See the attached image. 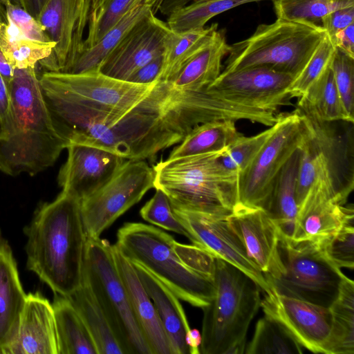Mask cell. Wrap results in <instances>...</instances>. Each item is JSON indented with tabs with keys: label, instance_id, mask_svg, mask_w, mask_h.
<instances>
[{
	"label": "cell",
	"instance_id": "681fc988",
	"mask_svg": "<svg viewBox=\"0 0 354 354\" xmlns=\"http://www.w3.org/2000/svg\"><path fill=\"white\" fill-rule=\"evenodd\" d=\"M330 40L335 48L354 58V23L339 31Z\"/></svg>",
	"mask_w": 354,
	"mask_h": 354
},
{
	"label": "cell",
	"instance_id": "bcb514c9",
	"mask_svg": "<svg viewBox=\"0 0 354 354\" xmlns=\"http://www.w3.org/2000/svg\"><path fill=\"white\" fill-rule=\"evenodd\" d=\"M14 127V111L10 89L0 74V140L6 139Z\"/></svg>",
	"mask_w": 354,
	"mask_h": 354
},
{
	"label": "cell",
	"instance_id": "d4e9b609",
	"mask_svg": "<svg viewBox=\"0 0 354 354\" xmlns=\"http://www.w3.org/2000/svg\"><path fill=\"white\" fill-rule=\"evenodd\" d=\"M230 48L224 30L216 29L176 74L167 82L180 91L207 87L220 75L221 62L228 54Z\"/></svg>",
	"mask_w": 354,
	"mask_h": 354
},
{
	"label": "cell",
	"instance_id": "44dd1931",
	"mask_svg": "<svg viewBox=\"0 0 354 354\" xmlns=\"http://www.w3.org/2000/svg\"><path fill=\"white\" fill-rule=\"evenodd\" d=\"M0 354H58L53 305L39 292L27 295L17 336Z\"/></svg>",
	"mask_w": 354,
	"mask_h": 354
},
{
	"label": "cell",
	"instance_id": "db71d44e",
	"mask_svg": "<svg viewBox=\"0 0 354 354\" xmlns=\"http://www.w3.org/2000/svg\"><path fill=\"white\" fill-rule=\"evenodd\" d=\"M164 1L165 0H145L144 4L149 6L155 14L156 10L160 8Z\"/></svg>",
	"mask_w": 354,
	"mask_h": 354
},
{
	"label": "cell",
	"instance_id": "7c38bea8",
	"mask_svg": "<svg viewBox=\"0 0 354 354\" xmlns=\"http://www.w3.org/2000/svg\"><path fill=\"white\" fill-rule=\"evenodd\" d=\"M154 188V173L145 160L126 159L101 188L80 201L86 238H98L120 216Z\"/></svg>",
	"mask_w": 354,
	"mask_h": 354
},
{
	"label": "cell",
	"instance_id": "f5cc1de1",
	"mask_svg": "<svg viewBox=\"0 0 354 354\" xmlns=\"http://www.w3.org/2000/svg\"><path fill=\"white\" fill-rule=\"evenodd\" d=\"M46 0H26V11L37 18Z\"/></svg>",
	"mask_w": 354,
	"mask_h": 354
},
{
	"label": "cell",
	"instance_id": "6f0895ef",
	"mask_svg": "<svg viewBox=\"0 0 354 354\" xmlns=\"http://www.w3.org/2000/svg\"><path fill=\"white\" fill-rule=\"evenodd\" d=\"M145 1H144V2H145ZM143 4H144V3H143Z\"/></svg>",
	"mask_w": 354,
	"mask_h": 354
},
{
	"label": "cell",
	"instance_id": "ac0fdd59",
	"mask_svg": "<svg viewBox=\"0 0 354 354\" xmlns=\"http://www.w3.org/2000/svg\"><path fill=\"white\" fill-rule=\"evenodd\" d=\"M227 221L267 282L279 277L284 270L279 250L281 232L270 215L262 209L236 205Z\"/></svg>",
	"mask_w": 354,
	"mask_h": 354
},
{
	"label": "cell",
	"instance_id": "8992f818",
	"mask_svg": "<svg viewBox=\"0 0 354 354\" xmlns=\"http://www.w3.org/2000/svg\"><path fill=\"white\" fill-rule=\"evenodd\" d=\"M326 35L321 25L311 23L277 19L260 24L251 36L230 45L221 73L265 66L295 77Z\"/></svg>",
	"mask_w": 354,
	"mask_h": 354
},
{
	"label": "cell",
	"instance_id": "9c48e42d",
	"mask_svg": "<svg viewBox=\"0 0 354 354\" xmlns=\"http://www.w3.org/2000/svg\"><path fill=\"white\" fill-rule=\"evenodd\" d=\"M279 250L284 268L268 281L271 290L324 307L336 299L345 274L315 241H295L281 234Z\"/></svg>",
	"mask_w": 354,
	"mask_h": 354
},
{
	"label": "cell",
	"instance_id": "5b68a950",
	"mask_svg": "<svg viewBox=\"0 0 354 354\" xmlns=\"http://www.w3.org/2000/svg\"><path fill=\"white\" fill-rule=\"evenodd\" d=\"M170 234L142 223H124L114 244L130 261L142 265L178 297L203 308L215 295L214 281L186 266L174 249Z\"/></svg>",
	"mask_w": 354,
	"mask_h": 354
},
{
	"label": "cell",
	"instance_id": "277c9868",
	"mask_svg": "<svg viewBox=\"0 0 354 354\" xmlns=\"http://www.w3.org/2000/svg\"><path fill=\"white\" fill-rule=\"evenodd\" d=\"M215 295L203 308L200 353H243L249 326L261 306L260 287L243 272L216 258Z\"/></svg>",
	"mask_w": 354,
	"mask_h": 354
},
{
	"label": "cell",
	"instance_id": "836d02e7",
	"mask_svg": "<svg viewBox=\"0 0 354 354\" xmlns=\"http://www.w3.org/2000/svg\"><path fill=\"white\" fill-rule=\"evenodd\" d=\"M54 46V42L30 39L0 22V50L14 69L35 68L37 64L51 54Z\"/></svg>",
	"mask_w": 354,
	"mask_h": 354
},
{
	"label": "cell",
	"instance_id": "2e32d148",
	"mask_svg": "<svg viewBox=\"0 0 354 354\" xmlns=\"http://www.w3.org/2000/svg\"><path fill=\"white\" fill-rule=\"evenodd\" d=\"M261 307L265 315L280 323L302 347L313 353H324L332 324L329 308L273 290L266 292Z\"/></svg>",
	"mask_w": 354,
	"mask_h": 354
},
{
	"label": "cell",
	"instance_id": "f546056e",
	"mask_svg": "<svg viewBox=\"0 0 354 354\" xmlns=\"http://www.w3.org/2000/svg\"><path fill=\"white\" fill-rule=\"evenodd\" d=\"M332 316L324 354L354 353V282L345 276L339 293L328 307Z\"/></svg>",
	"mask_w": 354,
	"mask_h": 354
},
{
	"label": "cell",
	"instance_id": "8fae6325",
	"mask_svg": "<svg viewBox=\"0 0 354 354\" xmlns=\"http://www.w3.org/2000/svg\"><path fill=\"white\" fill-rule=\"evenodd\" d=\"M39 80L44 94L122 116L145 99L158 82L138 84L106 76L98 71L82 73L44 71Z\"/></svg>",
	"mask_w": 354,
	"mask_h": 354
},
{
	"label": "cell",
	"instance_id": "5bb4252c",
	"mask_svg": "<svg viewBox=\"0 0 354 354\" xmlns=\"http://www.w3.org/2000/svg\"><path fill=\"white\" fill-rule=\"evenodd\" d=\"M172 208L193 245L243 272L265 293L270 291L271 288L263 274L248 255L240 239L229 225L227 218Z\"/></svg>",
	"mask_w": 354,
	"mask_h": 354
},
{
	"label": "cell",
	"instance_id": "f1b7e54d",
	"mask_svg": "<svg viewBox=\"0 0 354 354\" xmlns=\"http://www.w3.org/2000/svg\"><path fill=\"white\" fill-rule=\"evenodd\" d=\"M235 122L230 120H216L196 126L171 151L167 159L225 151L241 134Z\"/></svg>",
	"mask_w": 354,
	"mask_h": 354
},
{
	"label": "cell",
	"instance_id": "52a82bcc",
	"mask_svg": "<svg viewBox=\"0 0 354 354\" xmlns=\"http://www.w3.org/2000/svg\"><path fill=\"white\" fill-rule=\"evenodd\" d=\"M302 115L308 133L299 149L297 198L302 201L319 178L344 205L354 188L353 122H320Z\"/></svg>",
	"mask_w": 354,
	"mask_h": 354
},
{
	"label": "cell",
	"instance_id": "f6af8a7d",
	"mask_svg": "<svg viewBox=\"0 0 354 354\" xmlns=\"http://www.w3.org/2000/svg\"><path fill=\"white\" fill-rule=\"evenodd\" d=\"M174 249L182 261L189 268L214 281L216 258L195 245L174 242Z\"/></svg>",
	"mask_w": 354,
	"mask_h": 354
},
{
	"label": "cell",
	"instance_id": "e0dca14e",
	"mask_svg": "<svg viewBox=\"0 0 354 354\" xmlns=\"http://www.w3.org/2000/svg\"><path fill=\"white\" fill-rule=\"evenodd\" d=\"M294 77L265 66L221 73L207 86L219 94L247 105L277 111L290 97Z\"/></svg>",
	"mask_w": 354,
	"mask_h": 354
},
{
	"label": "cell",
	"instance_id": "ffe728a7",
	"mask_svg": "<svg viewBox=\"0 0 354 354\" xmlns=\"http://www.w3.org/2000/svg\"><path fill=\"white\" fill-rule=\"evenodd\" d=\"M353 214V205L337 202L328 185L318 178L298 207L291 239L319 241L335 233Z\"/></svg>",
	"mask_w": 354,
	"mask_h": 354
},
{
	"label": "cell",
	"instance_id": "7dc6e473",
	"mask_svg": "<svg viewBox=\"0 0 354 354\" xmlns=\"http://www.w3.org/2000/svg\"><path fill=\"white\" fill-rule=\"evenodd\" d=\"M354 23V6L335 10L321 20V26L332 39L340 30Z\"/></svg>",
	"mask_w": 354,
	"mask_h": 354
},
{
	"label": "cell",
	"instance_id": "7a4b0ae2",
	"mask_svg": "<svg viewBox=\"0 0 354 354\" xmlns=\"http://www.w3.org/2000/svg\"><path fill=\"white\" fill-rule=\"evenodd\" d=\"M9 89L14 127L0 140V171L34 176L53 165L68 144L54 126L35 68L15 69Z\"/></svg>",
	"mask_w": 354,
	"mask_h": 354
},
{
	"label": "cell",
	"instance_id": "d6a6232c",
	"mask_svg": "<svg viewBox=\"0 0 354 354\" xmlns=\"http://www.w3.org/2000/svg\"><path fill=\"white\" fill-rule=\"evenodd\" d=\"M262 1L269 0H196L188 6L173 8L167 24L176 33L201 28L221 13L245 3Z\"/></svg>",
	"mask_w": 354,
	"mask_h": 354
},
{
	"label": "cell",
	"instance_id": "603a6c76",
	"mask_svg": "<svg viewBox=\"0 0 354 354\" xmlns=\"http://www.w3.org/2000/svg\"><path fill=\"white\" fill-rule=\"evenodd\" d=\"M131 263L155 306L167 337L171 354H189L185 336L190 326L179 298L142 265Z\"/></svg>",
	"mask_w": 354,
	"mask_h": 354
},
{
	"label": "cell",
	"instance_id": "9f6ffc18",
	"mask_svg": "<svg viewBox=\"0 0 354 354\" xmlns=\"http://www.w3.org/2000/svg\"><path fill=\"white\" fill-rule=\"evenodd\" d=\"M91 1V9L90 10L94 9L102 0H90Z\"/></svg>",
	"mask_w": 354,
	"mask_h": 354
},
{
	"label": "cell",
	"instance_id": "cb8c5ba5",
	"mask_svg": "<svg viewBox=\"0 0 354 354\" xmlns=\"http://www.w3.org/2000/svg\"><path fill=\"white\" fill-rule=\"evenodd\" d=\"M26 298L12 248L0 230V351L17 336Z\"/></svg>",
	"mask_w": 354,
	"mask_h": 354
},
{
	"label": "cell",
	"instance_id": "816d5d0a",
	"mask_svg": "<svg viewBox=\"0 0 354 354\" xmlns=\"http://www.w3.org/2000/svg\"><path fill=\"white\" fill-rule=\"evenodd\" d=\"M14 71L0 50V74L8 88L14 76Z\"/></svg>",
	"mask_w": 354,
	"mask_h": 354
},
{
	"label": "cell",
	"instance_id": "c3c4849f",
	"mask_svg": "<svg viewBox=\"0 0 354 354\" xmlns=\"http://www.w3.org/2000/svg\"><path fill=\"white\" fill-rule=\"evenodd\" d=\"M164 55L139 68L128 78L127 82L138 84H151L158 82L163 67Z\"/></svg>",
	"mask_w": 354,
	"mask_h": 354
},
{
	"label": "cell",
	"instance_id": "8d00e7d4",
	"mask_svg": "<svg viewBox=\"0 0 354 354\" xmlns=\"http://www.w3.org/2000/svg\"><path fill=\"white\" fill-rule=\"evenodd\" d=\"M277 19L319 25L323 17L354 0H272Z\"/></svg>",
	"mask_w": 354,
	"mask_h": 354
},
{
	"label": "cell",
	"instance_id": "30bf717a",
	"mask_svg": "<svg viewBox=\"0 0 354 354\" xmlns=\"http://www.w3.org/2000/svg\"><path fill=\"white\" fill-rule=\"evenodd\" d=\"M274 127L250 164L238 173L237 205L267 210L279 172L308 133L306 120L297 109L279 114Z\"/></svg>",
	"mask_w": 354,
	"mask_h": 354
},
{
	"label": "cell",
	"instance_id": "484cf974",
	"mask_svg": "<svg viewBox=\"0 0 354 354\" xmlns=\"http://www.w3.org/2000/svg\"><path fill=\"white\" fill-rule=\"evenodd\" d=\"M66 297L85 322L98 354H124L89 282L83 274L80 287Z\"/></svg>",
	"mask_w": 354,
	"mask_h": 354
},
{
	"label": "cell",
	"instance_id": "3957f363",
	"mask_svg": "<svg viewBox=\"0 0 354 354\" xmlns=\"http://www.w3.org/2000/svg\"><path fill=\"white\" fill-rule=\"evenodd\" d=\"M223 152L160 160L153 167L154 188L172 207L227 218L238 202V173L222 165Z\"/></svg>",
	"mask_w": 354,
	"mask_h": 354
},
{
	"label": "cell",
	"instance_id": "4dcf8cb0",
	"mask_svg": "<svg viewBox=\"0 0 354 354\" xmlns=\"http://www.w3.org/2000/svg\"><path fill=\"white\" fill-rule=\"evenodd\" d=\"M296 109L320 122H353L343 107L330 67L299 98Z\"/></svg>",
	"mask_w": 354,
	"mask_h": 354
},
{
	"label": "cell",
	"instance_id": "ba28073f",
	"mask_svg": "<svg viewBox=\"0 0 354 354\" xmlns=\"http://www.w3.org/2000/svg\"><path fill=\"white\" fill-rule=\"evenodd\" d=\"M82 274L101 305L124 354H151L133 315L110 243L86 238Z\"/></svg>",
	"mask_w": 354,
	"mask_h": 354
},
{
	"label": "cell",
	"instance_id": "83f0119b",
	"mask_svg": "<svg viewBox=\"0 0 354 354\" xmlns=\"http://www.w3.org/2000/svg\"><path fill=\"white\" fill-rule=\"evenodd\" d=\"M52 305L58 354H98L88 328L68 298L55 294Z\"/></svg>",
	"mask_w": 354,
	"mask_h": 354
},
{
	"label": "cell",
	"instance_id": "7bdbcfd3",
	"mask_svg": "<svg viewBox=\"0 0 354 354\" xmlns=\"http://www.w3.org/2000/svg\"><path fill=\"white\" fill-rule=\"evenodd\" d=\"M141 217L152 225L188 237V233L175 215L169 198L160 189L140 211Z\"/></svg>",
	"mask_w": 354,
	"mask_h": 354
},
{
	"label": "cell",
	"instance_id": "d6986e66",
	"mask_svg": "<svg viewBox=\"0 0 354 354\" xmlns=\"http://www.w3.org/2000/svg\"><path fill=\"white\" fill-rule=\"evenodd\" d=\"M68 157L57 180L62 191L79 200L86 198L105 185L125 158L104 149L70 143Z\"/></svg>",
	"mask_w": 354,
	"mask_h": 354
},
{
	"label": "cell",
	"instance_id": "11a10c76",
	"mask_svg": "<svg viewBox=\"0 0 354 354\" xmlns=\"http://www.w3.org/2000/svg\"><path fill=\"white\" fill-rule=\"evenodd\" d=\"M12 3L17 5L26 10V0H10Z\"/></svg>",
	"mask_w": 354,
	"mask_h": 354
},
{
	"label": "cell",
	"instance_id": "1f68e13d",
	"mask_svg": "<svg viewBox=\"0 0 354 354\" xmlns=\"http://www.w3.org/2000/svg\"><path fill=\"white\" fill-rule=\"evenodd\" d=\"M150 11L151 8L145 4L132 7L100 41L93 46L83 49L66 73H82L97 71L101 62L124 35Z\"/></svg>",
	"mask_w": 354,
	"mask_h": 354
},
{
	"label": "cell",
	"instance_id": "b9f144b4",
	"mask_svg": "<svg viewBox=\"0 0 354 354\" xmlns=\"http://www.w3.org/2000/svg\"><path fill=\"white\" fill-rule=\"evenodd\" d=\"M330 67L343 107L354 122V58L335 48Z\"/></svg>",
	"mask_w": 354,
	"mask_h": 354
},
{
	"label": "cell",
	"instance_id": "9a60e30c",
	"mask_svg": "<svg viewBox=\"0 0 354 354\" xmlns=\"http://www.w3.org/2000/svg\"><path fill=\"white\" fill-rule=\"evenodd\" d=\"M172 32L150 11L136 22L100 64L108 77L127 81L139 68L165 53Z\"/></svg>",
	"mask_w": 354,
	"mask_h": 354
},
{
	"label": "cell",
	"instance_id": "f35d334b",
	"mask_svg": "<svg viewBox=\"0 0 354 354\" xmlns=\"http://www.w3.org/2000/svg\"><path fill=\"white\" fill-rule=\"evenodd\" d=\"M335 47L326 35L304 68L290 84L288 93L290 97H301L330 67Z\"/></svg>",
	"mask_w": 354,
	"mask_h": 354
},
{
	"label": "cell",
	"instance_id": "7402d4cb",
	"mask_svg": "<svg viewBox=\"0 0 354 354\" xmlns=\"http://www.w3.org/2000/svg\"><path fill=\"white\" fill-rule=\"evenodd\" d=\"M112 247L115 263L126 288L133 315L151 354H171L169 343L155 306L133 263L115 245Z\"/></svg>",
	"mask_w": 354,
	"mask_h": 354
},
{
	"label": "cell",
	"instance_id": "ab89813d",
	"mask_svg": "<svg viewBox=\"0 0 354 354\" xmlns=\"http://www.w3.org/2000/svg\"><path fill=\"white\" fill-rule=\"evenodd\" d=\"M325 257L339 268L354 267V214L333 234L315 241Z\"/></svg>",
	"mask_w": 354,
	"mask_h": 354
},
{
	"label": "cell",
	"instance_id": "6da1fadb",
	"mask_svg": "<svg viewBox=\"0 0 354 354\" xmlns=\"http://www.w3.org/2000/svg\"><path fill=\"white\" fill-rule=\"evenodd\" d=\"M24 233L27 268L55 294L71 295L82 283L86 240L80 201L62 192L38 207Z\"/></svg>",
	"mask_w": 354,
	"mask_h": 354
},
{
	"label": "cell",
	"instance_id": "74e56055",
	"mask_svg": "<svg viewBox=\"0 0 354 354\" xmlns=\"http://www.w3.org/2000/svg\"><path fill=\"white\" fill-rule=\"evenodd\" d=\"M145 0H102L90 10L83 49L95 45L134 6Z\"/></svg>",
	"mask_w": 354,
	"mask_h": 354
},
{
	"label": "cell",
	"instance_id": "ee69618b",
	"mask_svg": "<svg viewBox=\"0 0 354 354\" xmlns=\"http://www.w3.org/2000/svg\"><path fill=\"white\" fill-rule=\"evenodd\" d=\"M0 22L12 25L30 39L44 43L53 42L37 19L10 0H0Z\"/></svg>",
	"mask_w": 354,
	"mask_h": 354
},
{
	"label": "cell",
	"instance_id": "4316f807",
	"mask_svg": "<svg viewBox=\"0 0 354 354\" xmlns=\"http://www.w3.org/2000/svg\"><path fill=\"white\" fill-rule=\"evenodd\" d=\"M299 149L294 152L279 172L266 211L277 224L281 234L289 239L292 238L298 210L296 192Z\"/></svg>",
	"mask_w": 354,
	"mask_h": 354
},
{
	"label": "cell",
	"instance_id": "60d3db41",
	"mask_svg": "<svg viewBox=\"0 0 354 354\" xmlns=\"http://www.w3.org/2000/svg\"><path fill=\"white\" fill-rule=\"evenodd\" d=\"M274 124L255 136L247 137L240 134L237 136L220 156L222 165L237 173L243 171L270 136L274 131Z\"/></svg>",
	"mask_w": 354,
	"mask_h": 354
},
{
	"label": "cell",
	"instance_id": "4fadbf2b",
	"mask_svg": "<svg viewBox=\"0 0 354 354\" xmlns=\"http://www.w3.org/2000/svg\"><path fill=\"white\" fill-rule=\"evenodd\" d=\"M90 0H46L37 20L55 43L51 54L38 64L48 72L66 73L83 50Z\"/></svg>",
	"mask_w": 354,
	"mask_h": 354
},
{
	"label": "cell",
	"instance_id": "d590c367",
	"mask_svg": "<svg viewBox=\"0 0 354 354\" xmlns=\"http://www.w3.org/2000/svg\"><path fill=\"white\" fill-rule=\"evenodd\" d=\"M218 29V24L180 33L174 32L164 55V64L158 81H169L182 66L207 41Z\"/></svg>",
	"mask_w": 354,
	"mask_h": 354
},
{
	"label": "cell",
	"instance_id": "f907efd6",
	"mask_svg": "<svg viewBox=\"0 0 354 354\" xmlns=\"http://www.w3.org/2000/svg\"><path fill=\"white\" fill-rule=\"evenodd\" d=\"M202 341L201 332L197 329H189L185 336V342L189 347V354H199Z\"/></svg>",
	"mask_w": 354,
	"mask_h": 354
},
{
	"label": "cell",
	"instance_id": "e575fe53",
	"mask_svg": "<svg viewBox=\"0 0 354 354\" xmlns=\"http://www.w3.org/2000/svg\"><path fill=\"white\" fill-rule=\"evenodd\" d=\"M246 354H301L302 346L277 321L268 317L259 319Z\"/></svg>",
	"mask_w": 354,
	"mask_h": 354
}]
</instances>
